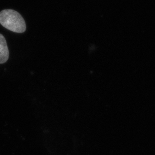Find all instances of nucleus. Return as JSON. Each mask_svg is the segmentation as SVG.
Wrapping results in <instances>:
<instances>
[{"label":"nucleus","mask_w":155,"mask_h":155,"mask_svg":"<svg viewBox=\"0 0 155 155\" xmlns=\"http://www.w3.org/2000/svg\"><path fill=\"white\" fill-rule=\"evenodd\" d=\"M0 24L10 31L22 33L26 30V25L23 18L12 9H6L0 12Z\"/></svg>","instance_id":"nucleus-1"},{"label":"nucleus","mask_w":155,"mask_h":155,"mask_svg":"<svg viewBox=\"0 0 155 155\" xmlns=\"http://www.w3.org/2000/svg\"><path fill=\"white\" fill-rule=\"evenodd\" d=\"M9 57V51L6 40L4 36L0 34V64L7 61Z\"/></svg>","instance_id":"nucleus-2"}]
</instances>
